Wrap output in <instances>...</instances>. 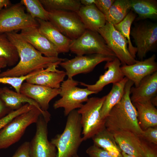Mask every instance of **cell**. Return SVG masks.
Returning <instances> with one entry per match:
<instances>
[{"mask_svg": "<svg viewBox=\"0 0 157 157\" xmlns=\"http://www.w3.org/2000/svg\"><path fill=\"white\" fill-rule=\"evenodd\" d=\"M21 36L44 56L58 57L59 53L54 46L39 31L38 27H27L21 30Z\"/></svg>", "mask_w": 157, "mask_h": 157, "instance_id": "2e32d148", "label": "cell"}, {"mask_svg": "<svg viewBox=\"0 0 157 157\" xmlns=\"http://www.w3.org/2000/svg\"><path fill=\"white\" fill-rule=\"evenodd\" d=\"M48 12V21L72 40L78 38L86 30L76 12L64 10Z\"/></svg>", "mask_w": 157, "mask_h": 157, "instance_id": "9c48e42d", "label": "cell"}, {"mask_svg": "<svg viewBox=\"0 0 157 157\" xmlns=\"http://www.w3.org/2000/svg\"><path fill=\"white\" fill-rule=\"evenodd\" d=\"M79 83L73 78H68L61 84L59 95L61 98L55 102L53 107L55 109L63 108L65 116H67L76 109L80 108L83 103L88 101L89 95L97 94L87 88L78 87L77 86Z\"/></svg>", "mask_w": 157, "mask_h": 157, "instance_id": "5b68a950", "label": "cell"}, {"mask_svg": "<svg viewBox=\"0 0 157 157\" xmlns=\"http://www.w3.org/2000/svg\"><path fill=\"white\" fill-rule=\"evenodd\" d=\"M47 11L64 10L77 13L82 6L79 0H39Z\"/></svg>", "mask_w": 157, "mask_h": 157, "instance_id": "4dcf8cb0", "label": "cell"}, {"mask_svg": "<svg viewBox=\"0 0 157 157\" xmlns=\"http://www.w3.org/2000/svg\"><path fill=\"white\" fill-rule=\"evenodd\" d=\"M41 115L42 112L34 107L13 119L0 131V149L7 148L17 142L27 127L36 123Z\"/></svg>", "mask_w": 157, "mask_h": 157, "instance_id": "8992f818", "label": "cell"}, {"mask_svg": "<svg viewBox=\"0 0 157 157\" xmlns=\"http://www.w3.org/2000/svg\"><path fill=\"white\" fill-rule=\"evenodd\" d=\"M95 0H81V4L85 6H89L94 4Z\"/></svg>", "mask_w": 157, "mask_h": 157, "instance_id": "60d3db41", "label": "cell"}, {"mask_svg": "<svg viewBox=\"0 0 157 157\" xmlns=\"http://www.w3.org/2000/svg\"><path fill=\"white\" fill-rule=\"evenodd\" d=\"M2 90V88H0V118L5 116L10 111L5 105L0 97V95Z\"/></svg>", "mask_w": 157, "mask_h": 157, "instance_id": "f35d334b", "label": "cell"}, {"mask_svg": "<svg viewBox=\"0 0 157 157\" xmlns=\"http://www.w3.org/2000/svg\"><path fill=\"white\" fill-rule=\"evenodd\" d=\"M35 19L38 24L39 32L54 46L59 54L69 51L72 40L63 34L49 21Z\"/></svg>", "mask_w": 157, "mask_h": 157, "instance_id": "d6986e66", "label": "cell"}, {"mask_svg": "<svg viewBox=\"0 0 157 157\" xmlns=\"http://www.w3.org/2000/svg\"><path fill=\"white\" fill-rule=\"evenodd\" d=\"M111 133L122 152L136 157H144L140 138L128 131H118Z\"/></svg>", "mask_w": 157, "mask_h": 157, "instance_id": "44dd1931", "label": "cell"}, {"mask_svg": "<svg viewBox=\"0 0 157 157\" xmlns=\"http://www.w3.org/2000/svg\"><path fill=\"white\" fill-rule=\"evenodd\" d=\"M133 83L129 80L120 101L110 110L105 119V127L111 133L118 131L131 132L141 138L143 130L138 121L137 110L130 99Z\"/></svg>", "mask_w": 157, "mask_h": 157, "instance_id": "7a4b0ae2", "label": "cell"}, {"mask_svg": "<svg viewBox=\"0 0 157 157\" xmlns=\"http://www.w3.org/2000/svg\"><path fill=\"white\" fill-rule=\"evenodd\" d=\"M157 96L156 95V96L153 97L150 100L152 104L155 106H157Z\"/></svg>", "mask_w": 157, "mask_h": 157, "instance_id": "7bdbcfd3", "label": "cell"}, {"mask_svg": "<svg viewBox=\"0 0 157 157\" xmlns=\"http://www.w3.org/2000/svg\"><path fill=\"white\" fill-rule=\"evenodd\" d=\"M38 26L36 19L26 13L24 6L20 2L11 5L0 12V33Z\"/></svg>", "mask_w": 157, "mask_h": 157, "instance_id": "52a82bcc", "label": "cell"}, {"mask_svg": "<svg viewBox=\"0 0 157 157\" xmlns=\"http://www.w3.org/2000/svg\"><path fill=\"white\" fill-rule=\"evenodd\" d=\"M73 157H80L77 154L74 156Z\"/></svg>", "mask_w": 157, "mask_h": 157, "instance_id": "f6af8a7d", "label": "cell"}, {"mask_svg": "<svg viewBox=\"0 0 157 157\" xmlns=\"http://www.w3.org/2000/svg\"><path fill=\"white\" fill-rule=\"evenodd\" d=\"M136 18V15L132 10L129 11L125 17L119 23L113 25L115 28L127 40L129 51L135 58L137 50L132 44L130 38L131 25Z\"/></svg>", "mask_w": 157, "mask_h": 157, "instance_id": "f546056e", "label": "cell"}, {"mask_svg": "<svg viewBox=\"0 0 157 157\" xmlns=\"http://www.w3.org/2000/svg\"><path fill=\"white\" fill-rule=\"evenodd\" d=\"M156 59V56L154 54L144 60H138L133 64L122 65L121 69L124 76L137 87L143 78L157 72Z\"/></svg>", "mask_w": 157, "mask_h": 157, "instance_id": "5bb4252c", "label": "cell"}, {"mask_svg": "<svg viewBox=\"0 0 157 157\" xmlns=\"http://www.w3.org/2000/svg\"><path fill=\"white\" fill-rule=\"evenodd\" d=\"M131 9L138 17L137 20L157 18L156 0H130Z\"/></svg>", "mask_w": 157, "mask_h": 157, "instance_id": "484cf974", "label": "cell"}, {"mask_svg": "<svg viewBox=\"0 0 157 157\" xmlns=\"http://www.w3.org/2000/svg\"><path fill=\"white\" fill-rule=\"evenodd\" d=\"M7 66V63L6 60L0 57V67L4 68Z\"/></svg>", "mask_w": 157, "mask_h": 157, "instance_id": "b9f144b4", "label": "cell"}, {"mask_svg": "<svg viewBox=\"0 0 157 157\" xmlns=\"http://www.w3.org/2000/svg\"><path fill=\"white\" fill-rule=\"evenodd\" d=\"M60 89L52 88L26 82L22 84L20 92L34 101L42 110L47 111L49 103L53 99L59 95Z\"/></svg>", "mask_w": 157, "mask_h": 157, "instance_id": "9a60e30c", "label": "cell"}, {"mask_svg": "<svg viewBox=\"0 0 157 157\" xmlns=\"http://www.w3.org/2000/svg\"><path fill=\"white\" fill-rule=\"evenodd\" d=\"M69 51L77 56L101 54L116 57L98 32L87 29L78 38L72 41Z\"/></svg>", "mask_w": 157, "mask_h": 157, "instance_id": "ba28073f", "label": "cell"}, {"mask_svg": "<svg viewBox=\"0 0 157 157\" xmlns=\"http://www.w3.org/2000/svg\"><path fill=\"white\" fill-rule=\"evenodd\" d=\"M29 144L28 142H24L19 147L11 157H30Z\"/></svg>", "mask_w": 157, "mask_h": 157, "instance_id": "74e56055", "label": "cell"}, {"mask_svg": "<svg viewBox=\"0 0 157 157\" xmlns=\"http://www.w3.org/2000/svg\"><path fill=\"white\" fill-rule=\"evenodd\" d=\"M34 106L26 103L19 109L12 110L7 115L0 118V131L13 119L18 115L26 112L32 109Z\"/></svg>", "mask_w": 157, "mask_h": 157, "instance_id": "d6a6232c", "label": "cell"}, {"mask_svg": "<svg viewBox=\"0 0 157 157\" xmlns=\"http://www.w3.org/2000/svg\"><path fill=\"white\" fill-rule=\"evenodd\" d=\"M130 35L136 45L139 59L142 60L149 52L157 46V24L146 21L135 24L131 29Z\"/></svg>", "mask_w": 157, "mask_h": 157, "instance_id": "30bf717a", "label": "cell"}, {"mask_svg": "<svg viewBox=\"0 0 157 157\" xmlns=\"http://www.w3.org/2000/svg\"><path fill=\"white\" fill-rule=\"evenodd\" d=\"M115 57L101 54L77 56L61 62L59 65L65 70L68 78H72L78 74L89 73L99 64L112 60Z\"/></svg>", "mask_w": 157, "mask_h": 157, "instance_id": "4fadbf2b", "label": "cell"}, {"mask_svg": "<svg viewBox=\"0 0 157 157\" xmlns=\"http://www.w3.org/2000/svg\"><path fill=\"white\" fill-rule=\"evenodd\" d=\"M140 138L146 140L149 143L157 145V126L149 127L143 130V133Z\"/></svg>", "mask_w": 157, "mask_h": 157, "instance_id": "e575fe53", "label": "cell"}, {"mask_svg": "<svg viewBox=\"0 0 157 157\" xmlns=\"http://www.w3.org/2000/svg\"><path fill=\"white\" fill-rule=\"evenodd\" d=\"M141 139L144 157H157L156 146L149 144L141 138Z\"/></svg>", "mask_w": 157, "mask_h": 157, "instance_id": "d590c367", "label": "cell"}, {"mask_svg": "<svg viewBox=\"0 0 157 157\" xmlns=\"http://www.w3.org/2000/svg\"><path fill=\"white\" fill-rule=\"evenodd\" d=\"M77 13L87 30L97 32L106 22L104 15L95 4L89 6L82 5Z\"/></svg>", "mask_w": 157, "mask_h": 157, "instance_id": "603a6c76", "label": "cell"}, {"mask_svg": "<svg viewBox=\"0 0 157 157\" xmlns=\"http://www.w3.org/2000/svg\"><path fill=\"white\" fill-rule=\"evenodd\" d=\"M0 57L6 60L8 66L16 65L19 59L16 47L8 39L6 33H0Z\"/></svg>", "mask_w": 157, "mask_h": 157, "instance_id": "f1b7e54d", "label": "cell"}, {"mask_svg": "<svg viewBox=\"0 0 157 157\" xmlns=\"http://www.w3.org/2000/svg\"><path fill=\"white\" fill-rule=\"evenodd\" d=\"M97 32L122 65H131L138 61L130 53L127 40L115 28L113 25L106 22L105 25Z\"/></svg>", "mask_w": 157, "mask_h": 157, "instance_id": "8fae6325", "label": "cell"}, {"mask_svg": "<svg viewBox=\"0 0 157 157\" xmlns=\"http://www.w3.org/2000/svg\"><path fill=\"white\" fill-rule=\"evenodd\" d=\"M131 9L130 0H115L105 15L107 22L114 25L121 22Z\"/></svg>", "mask_w": 157, "mask_h": 157, "instance_id": "83f0119b", "label": "cell"}, {"mask_svg": "<svg viewBox=\"0 0 157 157\" xmlns=\"http://www.w3.org/2000/svg\"><path fill=\"white\" fill-rule=\"evenodd\" d=\"M122 157H136V156L127 154L122 151Z\"/></svg>", "mask_w": 157, "mask_h": 157, "instance_id": "ee69618b", "label": "cell"}, {"mask_svg": "<svg viewBox=\"0 0 157 157\" xmlns=\"http://www.w3.org/2000/svg\"><path fill=\"white\" fill-rule=\"evenodd\" d=\"M115 0H95L94 4L104 15L108 12Z\"/></svg>", "mask_w": 157, "mask_h": 157, "instance_id": "8d00e7d4", "label": "cell"}, {"mask_svg": "<svg viewBox=\"0 0 157 157\" xmlns=\"http://www.w3.org/2000/svg\"><path fill=\"white\" fill-rule=\"evenodd\" d=\"M157 72L143 78L137 87L130 90V99L133 104L149 101L156 95Z\"/></svg>", "mask_w": 157, "mask_h": 157, "instance_id": "ffe728a7", "label": "cell"}, {"mask_svg": "<svg viewBox=\"0 0 157 157\" xmlns=\"http://www.w3.org/2000/svg\"><path fill=\"white\" fill-rule=\"evenodd\" d=\"M1 67H0V73L1 72Z\"/></svg>", "mask_w": 157, "mask_h": 157, "instance_id": "bcb514c9", "label": "cell"}, {"mask_svg": "<svg viewBox=\"0 0 157 157\" xmlns=\"http://www.w3.org/2000/svg\"><path fill=\"white\" fill-rule=\"evenodd\" d=\"M106 95L89 98L77 110L81 116L83 141L90 138L104 129L105 119L101 116V109Z\"/></svg>", "mask_w": 157, "mask_h": 157, "instance_id": "277c9868", "label": "cell"}, {"mask_svg": "<svg viewBox=\"0 0 157 157\" xmlns=\"http://www.w3.org/2000/svg\"><path fill=\"white\" fill-rule=\"evenodd\" d=\"M48 122L41 115L36 123L35 134L29 142L30 157H57L56 147L48 140Z\"/></svg>", "mask_w": 157, "mask_h": 157, "instance_id": "7c38bea8", "label": "cell"}, {"mask_svg": "<svg viewBox=\"0 0 157 157\" xmlns=\"http://www.w3.org/2000/svg\"><path fill=\"white\" fill-rule=\"evenodd\" d=\"M81 116L77 110H73L67 115L64 130L57 135L51 142L57 149V157H73L83 141Z\"/></svg>", "mask_w": 157, "mask_h": 157, "instance_id": "3957f363", "label": "cell"}, {"mask_svg": "<svg viewBox=\"0 0 157 157\" xmlns=\"http://www.w3.org/2000/svg\"><path fill=\"white\" fill-rule=\"evenodd\" d=\"M129 79L124 77L120 81L113 84L112 89L106 95L101 110V116L105 119L111 109L122 99L124 93L126 84Z\"/></svg>", "mask_w": 157, "mask_h": 157, "instance_id": "d4e9b609", "label": "cell"}, {"mask_svg": "<svg viewBox=\"0 0 157 157\" xmlns=\"http://www.w3.org/2000/svg\"><path fill=\"white\" fill-rule=\"evenodd\" d=\"M60 63H56L42 69L39 73L27 79L26 82L52 88H60L66 75L65 72L57 69Z\"/></svg>", "mask_w": 157, "mask_h": 157, "instance_id": "ac0fdd59", "label": "cell"}, {"mask_svg": "<svg viewBox=\"0 0 157 157\" xmlns=\"http://www.w3.org/2000/svg\"><path fill=\"white\" fill-rule=\"evenodd\" d=\"M11 5L10 1L9 0H0V12L3 7L6 8Z\"/></svg>", "mask_w": 157, "mask_h": 157, "instance_id": "ab89813d", "label": "cell"}, {"mask_svg": "<svg viewBox=\"0 0 157 157\" xmlns=\"http://www.w3.org/2000/svg\"><path fill=\"white\" fill-rule=\"evenodd\" d=\"M11 42L16 47L19 61L13 68L0 73V77H17L47 68L57 63L65 60L59 57L44 56L26 41L20 34L15 31L6 33Z\"/></svg>", "mask_w": 157, "mask_h": 157, "instance_id": "6da1fadb", "label": "cell"}, {"mask_svg": "<svg viewBox=\"0 0 157 157\" xmlns=\"http://www.w3.org/2000/svg\"><path fill=\"white\" fill-rule=\"evenodd\" d=\"M1 99L5 106L11 110H17L21 108L24 103L33 105L39 109L42 113V116L46 119L50 118L51 115L48 111H44L34 100L21 93L12 90L7 87L2 88L0 95Z\"/></svg>", "mask_w": 157, "mask_h": 157, "instance_id": "7402d4cb", "label": "cell"}, {"mask_svg": "<svg viewBox=\"0 0 157 157\" xmlns=\"http://www.w3.org/2000/svg\"><path fill=\"white\" fill-rule=\"evenodd\" d=\"M133 104L137 112L139 124L143 130L157 126V110L150 101Z\"/></svg>", "mask_w": 157, "mask_h": 157, "instance_id": "cb8c5ba5", "label": "cell"}, {"mask_svg": "<svg viewBox=\"0 0 157 157\" xmlns=\"http://www.w3.org/2000/svg\"><path fill=\"white\" fill-rule=\"evenodd\" d=\"M20 3L33 18L48 21L49 12L44 8L39 0H22Z\"/></svg>", "mask_w": 157, "mask_h": 157, "instance_id": "1f68e13d", "label": "cell"}, {"mask_svg": "<svg viewBox=\"0 0 157 157\" xmlns=\"http://www.w3.org/2000/svg\"><path fill=\"white\" fill-rule=\"evenodd\" d=\"M121 64L120 60L115 57L112 60L107 62L104 68L107 70L100 76L95 83L90 85L82 82H80L79 83L89 90L97 93L101 91L106 85L110 83H117L124 78L125 76L121 69Z\"/></svg>", "mask_w": 157, "mask_h": 157, "instance_id": "e0dca14e", "label": "cell"}, {"mask_svg": "<svg viewBox=\"0 0 157 157\" xmlns=\"http://www.w3.org/2000/svg\"><path fill=\"white\" fill-rule=\"evenodd\" d=\"M86 152L89 157H115L108 151L94 144L88 147Z\"/></svg>", "mask_w": 157, "mask_h": 157, "instance_id": "836d02e7", "label": "cell"}, {"mask_svg": "<svg viewBox=\"0 0 157 157\" xmlns=\"http://www.w3.org/2000/svg\"><path fill=\"white\" fill-rule=\"evenodd\" d=\"M92 138L94 144L106 151L115 157H122V151L116 143L113 134L106 128Z\"/></svg>", "mask_w": 157, "mask_h": 157, "instance_id": "4316f807", "label": "cell"}]
</instances>
